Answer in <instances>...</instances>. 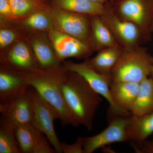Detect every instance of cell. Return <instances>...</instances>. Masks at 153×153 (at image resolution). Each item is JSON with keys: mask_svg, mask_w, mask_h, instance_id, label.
<instances>
[{"mask_svg": "<svg viewBox=\"0 0 153 153\" xmlns=\"http://www.w3.org/2000/svg\"><path fill=\"white\" fill-rule=\"evenodd\" d=\"M2 64L22 72H30L39 68L34 53L24 41L16 43L6 55L2 56Z\"/></svg>", "mask_w": 153, "mask_h": 153, "instance_id": "7c38bea8", "label": "cell"}, {"mask_svg": "<svg viewBox=\"0 0 153 153\" xmlns=\"http://www.w3.org/2000/svg\"><path fill=\"white\" fill-rule=\"evenodd\" d=\"M1 120L16 128L18 126L33 123V105L29 88L12 101L0 104Z\"/></svg>", "mask_w": 153, "mask_h": 153, "instance_id": "ba28073f", "label": "cell"}, {"mask_svg": "<svg viewBox=\"0 0 153 153\" xmlns=\"http://www.w3.org/2000/svg\"><path fill=\"white\" fill-rule=\"evenodd\" d=\"M92 40L97 47L100 48L118 46L109 28L100 16H92L91 21Z\"/></svg>", "mask_w": 153, "mask_h": 153, "instance_id": "44dd1931", "label": "cell"}, {"mask_svg": "<svg viewBox=\"0 0 153 153\" xmlns=\"http://www.w3.org/2000/svg\"><path fill=\"white\" fill-rule=\"evenodd\" d=\"M119 10L123 19L132 22L145 33L151 30L153 13L142 0H124Z\"/></svg>", "mask_w": 153, "mask_h": 153, "instance_id": "4fadbf2b", "label": "cell"}, {"mask_svg": "<svg viewBox=\"0 0 153 153\" xmlns=\"http://www.w3.org/2000/svg\"><path fill=\"white\" fill-rule=\"evenodd\" d=\"M153 111V83L150 77L140 83L139 90L130 112L134 115H142Z\"/></svg>", "mask_w": 153, "mask_h": 153, "instance_id": "ffe728a7", "label": "cell"}, {"mask_svg": "<svg viewBox=\"0 0 153 153\" xmlns=\"http://www.w3.org/2000/svg\"><path fill=\"white\" fill-rule=\"evenodd\" d=\"M153 57L145 49L128 48L123 51L110 74L111 82L140 83L150 75Z\"/></svg>", "mask_w": 153, "mask_h": 153, "instance_id": "3957f363", "label": "cell"}, {"mask_svg": "<svg viewBox=\"0 0 153 153\" xmlns=\"http://www.w3.org/2000/svg\"><path fill=\"white\" fill-rule=\"evenodd\" d=\"M150 76H151L150 78L152 79L153 83V65L151 67L150 75Z\"/></svg>", "mask_w": 153, "mask_h": 153, "instance_id": "f546056e", "label": "cell"}, {"mask_svg": "<svg viewBox=\"0 0 153 153\" xmlns=\"http://www.w3.org/2000/svg\"><path fill=\"white\" fill-rule=\"evenodd\" d=\"M89 1H92L94 2L100 3V4H103V3L108 1L109 0H89Z\"/></svg>", "mask_w": 153, "mask_h": 153, "instance_id": "f1b7e54d", "label": "cell"}, {"mask_svg": "<svg viewBox=\"0 0 153 153\" xmlns=\"http://www.w3.org/2000/svg\"><path fill=\"white\" fill-rule=\"evenodd\" d=\"M15 31L10 29H1L0 30V47L4 49L11 45L17 38Z\"/></svg>", "mask_w": 153, "mask_h": 153, "instance_id": "d4e9b609", "label": "cell"}, {"mask_svg": "<svg viewBox=\"0 0 153 153\" xmlns=\"http://www.w3.org/2000/svg\"><path fill=\"white\" fill-rule=\"evenodd\" d=\"M0 153H21L16 137L15 128L1 120Z\"/></svg>", "mask_w": 153, "mask_h": 153, "instance_id": "cb8c5ba5", "label": "cell"}, {"mask_svg": "<svg viewBox=\"0 0 153 153\" xmlns=\"http://www.w3.org/2000/svg\"><path fill=\"white\" fill-rule=\"evenodd\" d=\"M50 7L34 12L23 19L21 25L30 30L49 32L54 30Z\"/></svg>", "mask_w": 153, "mask_h": 153, "instance_id": "7402d4cb", "label": "cell"}, {"mask_svg": "<svg viewBox=\"0 0 153 153\" xmlns=\"http://www.w3.org/2000/svg\"><path fill=\"white\" fill-rule=\"evenodd\" d=\"M15 134L21 153L56 152L47 143L44 134L31 124L18 126Z\"/></svg>", "mask_w": 153, "mask_h": 153, "instance_id": "30bf717a", "label": "cell"}, {"mask_svg": "<svg viewBox=\"0 0 153 153\" xmlns=\"http://www.w3.org/2000/svg\"><path fill=\"white\" fill-rule=\"evenodd\" d=\"M44 35H36L32 37L30 43L38 67L44 70H51L62 66L57 59L49 39Z\"/></svg>", "mask_w": 153, "mask_h": 153, "instance_id": "9a60e30c", "label": "cell"}, {"mask_svg": "<svg viewBox=\"0 0 153 153\" xmlns=\"http://www.w3.org/2000/svg\"><path fill=\"white\" fill-rule=\"evenodd\" d=\"M29 91L33 108L32 125L46 136L56 153H62L61 143L54 128V121L58 119L57 112L34 88Z\"/></svg>", "mask_w": 153, "mask_h": 153, "instance_id": "277c9868", "label": "cell"}, {"mask_svg": "<svg viewBox=\"0 0 153 153\" xmlns=\"http://www.w3.org/2000/svg\"><path fill=\"white\" fill-rule=\"evenodd\" d=\"M30 87L20 71L2 64L0 70V104L12 101Z\"/></svg>", "mask_w": 153, "mask_h": 153, "instance_id": "8fae6325", "label": "cell"}, {"mask_svg": "<svg viewBox=\"0 0 153 153\" xmlns=\"http://www.w3.org/2000/svg\"><path fill=\"white\" fill-rule=\"evenodd\" d=\"M101 18L108 27L121 41L128 48H132L136 44L140 36V29L132 22L121 20L108 12Z\"/></svg>", "mask_w": 153, "mask_h": 153, "instance_id": "5bb4252c", "label": "cell"}, {"mask_svg": "<svg viewBox=\"0 0 153 153\" xmlns=\"http://www.w3.org/2000/svg\"><path fill=\"white\" fill-rule=\"evenodd\" d=\"M139 88L140 83L137 82H111L110 92L114 102L120 108L130 112Z\"/></svg>", "mask_w": 153, "mask_h": 153, "instance_id": "e0dca14e", "label": "cell"}, {"mask_svg": "<svg viewBox=\"0 0 153 153\" xmlns=\"http://www.w3.org/2000/svg\"><path fill=\"white\" fill-rule=\"evenodd\" d=\"M64 99L77 126L92 128L96 112L102 101L96 92L82 76L67 70L62 84Z\"/></svg>", "mask_w": 153, "mask_h": 153, "instance_id": "6da1fadb", "label": "cell"}, {"mask_svg": "<svg viewBox=\"0 0 153 153\" xmlns=\"http://www.w3.org/2000/svg\"><path fill=\"white\" fill-rule=\"evenodd\" d=\"M122 52L118 46L105 48L102 49L95 57L86 61L99 73L110 76L111 70Z\"/></svg>", "mask_w": 153, "mask_h": 153, "instance_id": "d6986e66", "label": "cell"}, {"mask_svg": "<svg viewBox=\"0 0 153 153\" xmlns=\"http://www.w3.org/2000/svg\"><path fill=\"white\" fill-rule=\"evenodd\" d=\"M131 145L137 153H153V141L145 140L140 143L131 142Z\"/></svg>", "mask_w": 153, "mask_h": 153, "instance_id": "4316f807", "label": "cell"}, {"mask_svg": "<svg viewBox=\"0 0 153 153\" xmlns=\"http://www.w3.org/2000/svg\"><path fill=\"white\" fill-rule=\"evenodd\" d=\"M0 13L5 19L13 20V14L10 0H0Z\"/></svg>", "mask_w": 153, "mask_h": 153, "instance_id": "83f0119b", "label": "cell"}, {"mask_svg": "<svg viewBox=\"0 0 153 153\" xmlns=\"http://www.w3.org/2000/svg\"><path fill=\"white\" fill-rule=\"evenodd\" d=\"M52 4L53 7L84 15L101 16L106 12L103 4L89 0H52Z\"/></svg>", "mask_w": 153, "mask_h": 153, "instance_id": "ac0fdd59", "label": "cell"}, {"mask_svg": "<svg viewBox=\"0 0 153 153\" xmlns=\"http://www.w3.org/2000/svg\"><path fill=\"white\" fill-rule=\"evenodd\" d=\"M151 30L153 31V16L152 17V22H151Z\"/></svg>", "mask_w": 153, "mask_h": 153, "instance_id": "4dcf8cb0", "label": "cell"}, {"mask_svg": "<svg viewBox=\"0 0 153 153\" xmlns=\"http://www.w3.org/2000/svg\"><path fill=\"white\" fill-rule=\"evenodd\" d=\"M54 30L86 43L89 38V22L85 15L50 7Z\"/></svg>", "mask_w": 153, "mask_h": 153, "instance_id": "8992f818", "label": "cell"}, {"mask_svg": "<svg viewBox=\"0 0 153 153\" xmlns=\"http://www.w3.org/2000/svg\"><path fill=\"white\" fill-rule=\"evenodd\" d=\"M48 36L60 62L69 57L85 58L90 55V48L87 43L73 36L55 30L48 32Z\"/></svg>", "mask_w": 153, "mask_h": 153, "instance_id": "9c48e42d", "label": "cell"}, {"mask_svg": "<svg viewBox=\"0 0 153 153\" xmlns=\"http://www.w3.org/2000/svg\"><path fill=\"white\" fill-rule=\"evenodd\" d=\"M67 70L63 66L51 70L39 68L30 72H21L30 87L55 110L62 126L77 127L63 97L62 84Z\"/></svg>", "mask_w": 153, "mask_h": 153, "instance_id": "7a4b0ae2", "label": "cell"}, {"mask_svg": "<svg viewBox=\"0 0 153 153\" xmlns=\"http://www.w3.org/2000/svg\"><path fill=\"white\" fill-rule=\"evenodd\" d=\"M13 19H24L34 12L47 8L46 0H10Z\"/></svg>", "mask_w": 153, "mask_h": 153, "instance_id": "603a6c76", "label": "cell"}, {"mask_svg": "<svg viewBox=\"0 0 153 153\" xmlns=\"http://www.w3.org/2000/svg\"><path fill=\"white\" fill-rule=\"evenodd\" d=\"M128 117L117 116L111 121L107 127L101 132L83 137L84 153H92L107 145L128 141L126 132Z\"/></svg>", "mask_w": 153, "mask_h": 153, "instance_id": "52a82bcc", "label": "cell"}, {"mask_svg": "<svg viewBox=\"0 0 153 153\" xmlns=\"http://www.w3.org/2000/svg\"><path fill=\"white\" fill-rule=\"evenodd\" d=\"M63 67L68 71L76 72L82 76L99 94L108 102L111 112L117 116H128L131 114L118 107L114 102L110 92V76L100 74L94 70L87 61L76 63L71 61L65 62Z\"/></svg>", "mask_w": 153, "mask_h": 153, "instance_id": "5b68a950", "label": "cell"}, {"mask_svg": "<svg viewBox=\"0 0 153 153\" xmlns=\"http://www.w3.org/2000/svg\"><path fill=\"white\" fill-rule=\"evenodd\" d=\"M61 150L63 153H84L83 149V137L77 138L76 141L72 144L68 145L61 143Z\"/></svg>", "mask_w": 153, "mask_h": 153, "instance_id": "484cf974", "label": "cell"}, {"mask_svg": "<svg viewBox=\"0 0 153 153\" xmlns=\"http://www.w3.org/2000/svg\"><path fill=\"white\" fill-rule=\"evenodd\" d=\"M127 136L131 142L140 143L146 140L153 133V111L142 115L128 117L126 128Z\"/></svg>", "mask_w": 153, "mask_h": 153, "instance_id": "2e32d148", "label": "cell"}]
</instances>
